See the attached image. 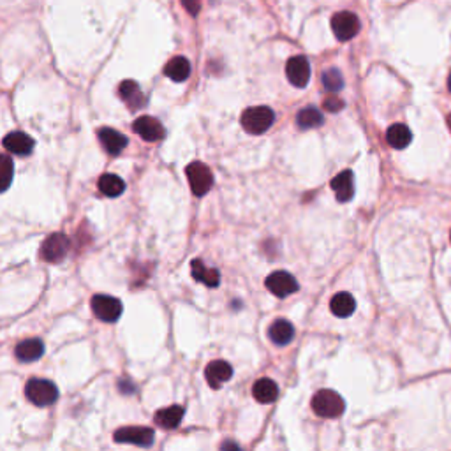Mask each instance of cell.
Here are the masks:
<instances>
[{
	"label": "cell",
	"instance_id": "1",
	"mask_svg": "<svg viewBox=\"0 0 451 451\" xmlns=\"http://www.w3.org/2000/svg\"><path fill=\"white\" fill-rule=\"evenodd\" d=\"M240 122H242V127L249 134H263V132H266L273 125L275 113H273L272 108L268 106L247 108L242 113Z\"/></svg>",
	"mask_w": 451,
	"mask_h": 451
},
{
	"label": "cell",
	"instance_id": "2",
	"mask_svg": "<svg viewBox=\"0 0 451 451\" xmlns=\"http://www.w3.org/2000/svg\"><path fill=\"white\" fill-rule=\"evenodd\" d=\"M312 409L321 418H338L344 413V399L334 389H321L312 399Z\"/></svg>",
	"mask_w": 451,
	"mask_h": 451
},
{
	"label": "cell",
	"instance_id": "3",
	"mask_svg": "<svg viewBox=\"0 0 451 451\" xmlns=\"http://www.w3.org/2000/svg\"><path fill=\"white\" fill-rule=\"evenodd\" d=\"M25 395L34 406L44 408V406H52L53 402H57V399H59V388L52 381H48V379L32 378L27 382Z\"/></svg>",
	"mask_w": 451,
	"mask_h": 451
},
{
	"label": "cell",
	"instance_id": "4",
	"mask_svg": "<svg viewBox=\"0 0 451 451\" xmlns=\"http://www.w3.org/2000/svg\"><path fill=\"white\" fill-rule=\"evenodd\" d=\"M90 307H92L94 314H96L97 320L104 321V323H115V321L120 320L122 310V301L118 298L110 296V294H96L90 301Z\"/></svg>",
	"mask_w": 451,
	"mask_h": 451
},
{
	"label": "cell",
	"instance_id": "5",
	"mask_svg": "<svg viewBox=\"0 0 451 451\" xmlns=\"http://www.w3.org/2000/svg\"><path fill=\"white\" fill-rule=\"evenodd\" d=\"M185 175H187L191 191L194 192V196H198V198L205 196L206 192L212 189L213 175L208 166L203 164V162H191V164L185 168Z\"/></svg>",
	"mask_w": 451,
	"mask_h": 451
},
{
	"label": "cell",
	"instance_id": "6",
	"mask_svg": "<svg viewBox=\"0 0 451 451\" xmlns=\"http://www.w3.org/2000/svg\"><path fill=\"white\" fill-rule=\"evenodd\" d=\"M71 242L64 233H53L43 242L41 247V257L48 263H59L69 252Z\"/></svg>",
	"mask_w": 451,
	"mask_h": 451
},
{
	"label": "cell",
	"instance_id": "7",
	"mask_svg": "<svg viewBox=\"0 0 451 451\" xmlns=\"http://www.w3.org/2000/svg\"><path fill=\"white\" fill-rule=\"evenodd\" d=\"M154 430L148 427H124L118 429L113 434V439L117 443H127V444H136V446L148 448L154 444Z\"/></svg>",
	"mask_w": 451,
	"mask_h": 451
},
{
	"label": "cell",
	"instance_id": "8",
	"mask_svg": "<svg viewBox=\"0 0 451 451\" xmlns=\"http://www.w3.org/2000/svg\"><path fill=\"white\" fill-rule=\"evenodd\" d=\"M331 30L338 41H349L359 32V20L355 13L341 11L331 18Z\"/></svg>",
	"mask_w": 451,
	"mask_h": 451
},
{
	"label": "cell",
	"instance_id": "9",
	"mask_svg": "<svg viewBox=\"0 0 451 451\" xmlns=\"http://www.w3.org/2000/svg\"><path fill=\"white\" fill-rule=\"evenodd\" d=\"M266 289L279 298H286L289 294L296 293L298 282L291 273L287 272H273L266 277Z\"/></svg>",
	"mask_w": 451,
	"mask_h": 451
},
{
	"label": "cell",
	"instance_id": "10",
	"mask_svg": "<svg viewBox=\"0 0 451 451\" xmlns=\"http://www.w3.org/2000/svg\"><path fill=\"white\" fill-rule=\"evenodd\" d=\"M286 76L289 80V83L294 85V87H307L308 80H310V64H308V60L301 55L287 60Z\"/></svg>",
	"mask_w": 451,
	"mask_h": 451
},
{
	"label": "cell",
	"instance_id": "11",
	"mask_svg": "<svg viewBox=\"0 0 451 451\" xmlns=\"http://www.w3.org/2000/svg\"><path fill=\"white\" fill-rule=\"evenodd\" d=\"M132 129H134V132L140 134L145 141H148V143L161 141L162 138L166 136V131L164 127H162V124L154 117H140L138 120H134Z\"/></svg>",
	"mask_w": 451,
	"mask_h": 451
},
{
	"label": "cell",
	"instance_id": "12",
	"mask_svg": "<svg viewBox=\"0 0 451 451\" xmlns=\"http://www.w3.org/2000/svg\"><path fill=\"white\" fill-rule=\"evenodd\" d=\"M118 96L122 97L125 104H127L129 110L138 111L145 106L147 99H145V94L141 92L140 85L132 80L122 81L120 87H118Z\"/></svg>",
	"mask_w": 451,
	"mask_h": 451
},
{
	"label": "cell",
	"instance_id": "13",
	"mask_svg": "<svg viewBox=\"0 0 451 451\" xmlns=\"http://www.w3.org/2000/svg\"><path fill=\"white\" fill-rule=\"evenodd\" d=\"M205 375L212 388H220L224 382H228L233 378V367L224 359H215V361L208 364Z\"/></svg>",
	"mask_w": 451,
	"mask_h": 451
},
{
	"label": "cell",
	"instance_id": "14",
	"mask_svg": "<svg viewBox=\"0 0 451 451\" xmlns=\"http://www.w3.org/2000/svg\"><path fill=\"white\" fill-rule=\"evenodd\" d=\"M97 136H99V141L101 145H103V148L110 155H118L120 152H124L129 143L127 138H125L122 132L115 131V129L111 127H103Z\"/></svg>",
	"mask_w": 451,
	"mask_h": 451
},
{
	"label": "cell",
	"instance_id": "15",
	"mask_svg": "<svg viewBox=\"0 0 451 451\" xmlns=\"http://www.w3.org/2000/svg\"><path fill=\"white\" fill-rule=\"evenodd\" d=\"M2 145H4V148L8 152H11V154H16V155H29L30 152L34 150V140L29 136V134H25V132L22 131H15V132H9L8 136L4 138V141H2Z\"/></svg>",
	"mask_w": 451,
	"mask_h": 451
},
{
	"label": "cell",
	"instance_id": "16",
	"mask_svg": "<svg viewBox=\"0 0 451 451\" xmlns=\"http://www.w3.org/2000/svg\"><path fill=\"white\" fill-rule=\"evenodd\" d=\"M331 189L335 191V196L341 203L351 201L355 196V176L351 171H342L331 180Z\"/></svg>",
	"mask_w": 451,
	"mask_h": 451
},
{
	"label": "cell",
	"instance_id": "17",
	"mask_svg": "<svg viewBox=\"0 0 451 451\" xmlns=\"http://www.w3.org/2000/svg\"><path fill=\"white\" fill-rule=\"evenodd\" d=\"M15 355L23 364H30V361H36L44 355V344L39 338H27V341L20 342L16 345Z\"/></svg>",
	"mask_w": 451,
	"mask_h": 451
},
{
	"label": "cell",
	"instance_id": "18",
	"mask_svg": "<svg viewBox=\"0 0 451 451\" xmlns=\"http://www.w3.org/2000/svg\"><path fill=\"white\" fill-rule=\"evenodd\" d=\"M252 395L259 403H272L279 396V386L268 378L257 379L252 386Z\"/></svg>",
	"mask_w": 451,
	"mask_h": 451
},
{
	"label": "cell",
	"instance_id": "19",
	"mask_svg": "<svg viewBox=\"0 0 451 451\" xmlns=\"http://www.w3.org/2000/svg\"><path fill=\"white\" fill-rule=\"evenodd\" d=\"M185 415V409L182 406H169V408L161 409V411L155 413V423L162 429H176V427L182 423Z\"/></svg>",
	"mask_w": 451,
	"mask_h": 451
},
{
	"label": "cell",
	"instance_id": "20",
	"mask_svg": "<svg viewBox=\"0 0 451 451\" xmlns=\"http://www.w3.org/2000/svg\"><path fill=\"white\" fill-rule=\"evenodd\" d=\"M191 272L198 282L205 284L206 287H217L220 284V273L217 272L215 268L205 266V263H201L199 259H194L191 263Z\"/></svg>",
	"mask_w": 451,
	"mask_h": 451
},
{
	"label": "cell",
	"instance_id": "21",
	"mask_svg": "<svg viewBox=\"0 0 451 451\" xmlns=\"http://www.w3.org/2000/svg\"><path fill=\"white\" fill-rule=\"evenodd\" d=\"M268 337L273 344L286 345L293 341L294 337V327L287 320H277L273 321L270 330H268Z\"/></svg>",
	"mask_w": 451,
	"mask_h": 451
},
{
	"label": "cell",
	"instance_id": "22",
	"mask_svg": "<svg viewBox=\"0 0 451 451\" xmlns=\"http://www.w3.org/2000/svg\"><path fill=\"white\" fill-rule=\"evenodd\" d=\"M164 74L169 78V80L176 81H185L191 74V62H189L185 57H173L164 67Z\"/></svg>",
	"mask_w": 451,
	"mask_h": 451
},
{
	"label": "cell",
	"instance_id": "23",
	"mask_svg": "<svg viewBox=\"0 0 451 451\" xmlns=\"http://www.w3.org/2000/svg\"><path fill=\"white\" fill-rule=\"evenodd\" d=\"M386 140H388L389 147H393L395 150H403V148L409 147V143H411L413 134L408 125L395 124L386 132Z\"/></svg>",
	"mask_w": 451,
	"mask_h": 451
},
{
	"label": "cell",
	"instance_id": "24",
	"mask_svg": "<svg viewBox=\"0 0 451 451\" xmlns=\"http://www.w3.org/2000/svg\"><path fill=\"white\" fill-rule=\"evenodd\" d=\"M99 191L108 198H118L120 194H124L125 182L118 175L106 173L99 178Z\"/></svg>",
	"mask_w": 451,
	"mask_h": 451
},
{
	"label": "cell",
	"instance_id": "25",
	"mask_svg": "<svg viewBox=\"0 0 451 451\" xmlns=\"http://www.w3.org/2000/svg\"><path fill=\"white\" fill-rule=\"evenodd\" d=\"M330 308L337 317H349L356 310V300L349 293H338L331 298Z\"/></svg>",
	"mask_w": 451,
	"mask_h": 451
},
{
	"label": "cell",
	"instance_id": "26",
	"mask_svg": "<svg viewBox=\"0 0 451 451\" xmlns=\"http://www.w3.org/2000/svg\"><path fill=\"white\" fill-rule=\"evenodd\" d=\"M323 122H324L323 113H321L317 108H312V106L303 108V110H301L296 117L298 127L303 129V131H307V129L320 127V125H323Z\"/></svg>",
	"mask_w": 451,
	"mask_h": 451
},
{
	"label": "cell",
	"instance_id": "27",
	"mask_svg": "<svg viewBox=\"0 0 451 451\" xmlns=\"http://www.w3.org/2000/svg\"><path fill=\"white\" fill-rule=\"evenodd\" d=\"M13 176H15V164L11 155L2 154L0 155V194L11 187Z\"/></svg>",
	"mask_w": 451,
	"mask_h": 451
},
{
	"label": "cell",
	"instance_id": "28",
	"mask_svg": "<svg viewBox=\"0 0 451 451\" xmlns=\"http://www.w3.org/2000/svg\"><path fill=\"white\" fill-rule=\"evenodd\" d=\"M323 85L328 92H338L344 87V78H342L341 71L338 69H328L323 74Z\"/></svg>",
	"mask_w": 451,
	"mask_h": 451
},
{
	"label": "cell",
	"instance_id": "29",
	"mask_svg": "<svg viewBox=\"0 0 451 451\" xmlns=\"http://www.w3.org/2000/svg\"><path fill=\"white\" fill-rule=\"evenodd\" d=\"M344 108V101L338 99V97H328L324 99V110L330 111V113H337Z\"/></svg>",
	"mask_w": 451,
	"mask_h": 451
},
{
	"label": "cell",
	"instance_id": "30",
	"mask_svg": "<svg viewBox=\"0 0 451 451\" xmlns=\"http://www.w3.org/2000/svg\"><path fill=\"white\" fill-rule=\"evenodd\" d=\"M182 4H184L185 11L192 16L198 15L199 9H201V0H182Z\"/></svg>",
	"mask_w": 451,
	"mask_h": 451
},
{
	"label": "cell",
	"instance_id": "31",
	"mask_svg": "<svg viewBox=\"0 0 451 451\" xmlns=\"http://www.w3.org/2000/svg\"><path fill=\"white\" fill-rule=\"evenodd\" d=\"M222 448H238V446H236V444H233V443H224Z\"/></svg>",
	"mask_w": 451,
	"mask_h": 451
},
{
	"label": "cell",
	"instance_id": "32",
	"mask_svg": "<svg viewBox=\"0 0 451 451\" xmlns=\"http://www.w3.org/2000/svg\"><path fill=\"white\" fill-rule=\"evenodd\" d=\"M448 88H450V92H451V73L450 76H448Z\"/></svg>",
	"mask_w": 451,
	"mask_h": 451
},
{
	"label": "cell",
	"instance_id": "33",
	"mask_svg": "<svg viewBox=\"0 0 451 451\" xmlns=\"http://www.w3.org/2000/svg\"><path fill=\"white\" fill-rule=\"evenodd\" d=\"M448 127H450V131H451V115L448 117Z\"/></svg>",
	"mask_w": 451,
	"mask_h": 451
}]
</instances>
